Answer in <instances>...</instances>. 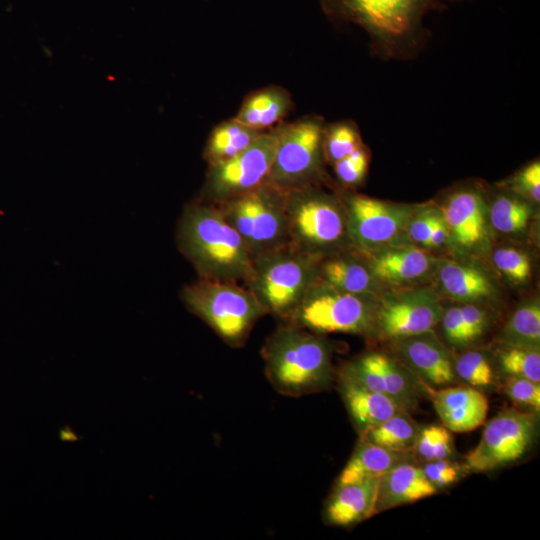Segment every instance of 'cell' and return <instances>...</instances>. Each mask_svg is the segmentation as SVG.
<instances>
[{"label": "cell", "instance_id": "obj_1", "mask_svg": "<svg viewBox=\"0 0 540 540\" xmlns=\"http://www.w3.org/2000/svg\"><path fill=\"white\" fill-rule=\"evenodd\" d=\"M180 252L202 279L243 282L253 271V256L217 205H186L177 227Z\"/></svg>", "mask_w": 540, "mask_h": 540}, {"label": "cell", "instance_id": "obj_2", "mask_svg": "<svg viewBox=\"0 0 540 540\" xmlns=\"http://www.w3.org/2000/svg\"><path fill=\"white\" fill-rule=\"evenodd\" d=\"M266 377L284 396L301 397L327 389L334 379L332 343L292 324L278 326L261 351Z\"/></svg>", "mask_w": 540, "mask_h": 540}, {"label": "cell", "instance_id": "obj_3", "mask_svg": "<svg viewBox=\"0 0 540 540\" xmlns=\"http://www.w3.org/2000/svg\"><path fill=\"white\" fill-rule=\"evenodd\" d=\"M331 19L363 28L383 57L400 58L416 52L423 40L424 14L437 0H320Z\"/></svg>", "mask_w": 540, "mask_h": 540}, {"label": "cell", "instance_id": "obj_4", "mask_svg": "<svg viewBox=\"0 0 540 540\" xmlns=\"http://www.w3.org/2000/svg\"><path fill=\"white\" fill-rule=\"evenodd\" d=\"M284 193L290 247L319 258L354 248L340 196L317 184Z\"/></svg>", "mask_w": 540, "mask_h": 540}, {"label": "cell", "instance_id": "obj_5", "mask_svg": "<svg viewBox=\"0 0 540 540\" xmlns=\"http://www.w3.org/2000/svg\"><path fill=\"white\" fill-rule=\"evenodd\" d=\"M320 259L288 244L263 252L253 258V271L244 285L267 314L283 322L318 281Z\"/></svg>", "mask_w": 540, "mask_h": 540}, {"label": "cell", "instance_id": "obj_6", "mask_svg": "<svg viewBox=\"0 0 540 540\" xmlns=\"http://www.w3.org/2000/svg\"><path fill=\"white\" fill-rule=\"evenodd\" d=\"M187 309L204 321L228 346L245 345L267 312L256 296L237 282L199 278L181 293Z\"/></svg>", "mask_w": 540, "mask_h": 540}, {"label": "cell", "instance_id": "obj_7", "mask_svg": "<svg viewBox=\"0 0 540 540\" xmlns=\"http://www.w3.org/2000/svg\"><path fill=\"white\" fill-rule=\"evenodd\" d=\"M376 305L374 295L347 293L317 281L283 322L321 335L370 336Z\"/></svg>", "mask_w": 540, "mask_h": 540}, {"label": "cell", "instance_id": "obj_8", "mask_svg": "<svg viewBox=\"0 0 540 540\" xmlns=\"http://www.w3.org/2000/svg\"><path fill=\"white\" fill-rule=\"evenodd\" d=\"M325 122L306 116L279 125L276 152L266 183L282 192L317 184L323 174Z\"/></svg>", "mask_w": 540, "mask_h": 540}, {"label": "cell", "instance_id": "obj_9", "mask_svg": "<svg viewBox=\"0 0 540 540\" xmlns=\"http://www.w3.org/2000/svg\"><path fill=\"white\" fill-rule=\"evenodd\" d=\"M284 199V192L264 182L250 192L215 205L254 258L288 244Z\"/></svg>", "mask_w": 540, "mask_h": 540}, {"label": "cell", "instance_id": "obj_10", "mask_svg": "<svg viewBox=\"0 0 540 540\" xmlns=\"http://www.w3.org/2000/svg\"><path fill=\"white\" fill-rule=\"evenodd\" d=\"M279 125L263 132L236 156L208 165L198 201L220 204L262 185L276 152Z\"/></svg>", "mask_w": 540, "mask_h": 540}, {"label": "cell", "instance_id": "obj_11", "mask_svg": "<svg viewBox=\"0 0 540 540\" xmlns=\"http://www.w3.org/2000/svg\"><path fill=\"white\" fill-rule=\"evenodd\" d=\"M535 416L513 408L500 411L485 425L478 444L465 455V468L481 473L520 459L535 440Z\"/></svg>", "mask_w": 540, "mask_h": 540}, {"label": "cell", "instance_id": "obj_12", "mask_svg": "<svg viewBox=\"0 0 540 540\" xmlns=\"http://www.w3.org/2000/svg\"><path fill=\"white\" fill-rule=\"evenodd\" d=\"M338 377L389 397L409 413L431 389L396 356L378 351L352 358L340 368Z\"/></svg>", "mask_w": 540, "mask_h": 540}, {"label": "cell", "instance_id": "obj_13", "mask_svg": "<svg viewBox=\"0 0 540 540\" xmlns=\"http://www.w3.org/2000/svg\"><path fill=\"white\" fill-rule=\"evenodd\" d=\"M353 247L362 254L382 249L407 228L413 215L409 205L382 201L361 194L340 196Z\"/></svg>", "mask_w": 540, "mask_h": 540}, {"label": "cell", "instance_id": "obj_14", "mask_svg": "<svg viewBox=\"0 0 540 540\" xmlns=\"http://www.w3.org/2000/svg\"><path fill=\"white\" fill-rule=\"evenodd\" d=\"M438 296L428 288L401 291L377 301L372 337L390 342L430 331L443 314Z\"/></svg>", "mask_w": 540, "mask_h": 540}, {"label": "cell", "instance_id": "obj_15", "mask_svg": "<svg viewBox=\"0 0 540 540\" xmlns=\"http://www.w3.org/2000/svg\"><path fill=\"white\" fill-rule=\"evenodd\" d=\"M453 247L463 253L485 251L491 241L489 209L481 191L463 187L452 192L439 207Z\"/></svg>", "mask_w": 540, "mask_h": 540}, {"label": "cell", "instance_id": "obj_16", "mask_svg": "<svg viewBox=\"0 0 540 540\" xmlns=\"http://www.w3.org/2000/svg\"><path fill=\"white\" fill-rule=\"evenodd\" d=\"M391 343L395 356L427 386L438 389L457 381L454 358L432 330Z\"/></svg>", "mask_w": 540, "mask_h": 540}, {"label": "cell", "instance_id": "obj_17", "mask_svg": "<svg viewBox=\"0 0 540 540\" xmlns=\"http://www.w3.org/2000/svg\"><path fill=\"white\" fill-rule=\"evenodd\" d=\"M428 397L443 426L452 432H470L486 421L489 403L479 389L450 385L431 388Z\"/></svg>", "mask_w": 540, "mask_h": 540}, {"label": "cell", "instance_id": "obj_18", "mask_svg": "<svg viewBox=\"0 0 540 540\" xmlns=\"http://www.w3.org/2000/svg\"><path fill=\"white\" fill-rule=\"evenodd\" d=\"M318 281L343 292L362 295H375L380 286L366 259L355 248L321 258Z\"/></svg>", "mask_w": 540, "mask_h": 540}, {"label": "cell", "instance_id": "obj_19", "mask_svg": "<svg viewBox=\"0 0 540 540\" xmlns=\"http://www.w3.org/2000/svg\"><path fill=\"white\" fill-rule=\"evenodd\" d=\"M379 478L335 485L324 508L325 522L350 527L374 515Z\"/></svg>", "mask_w": 540, "mask_h": 540}, {"label": "cell", "instance_id": "obj_20", "mask_svg": "<svg viewBox=\"0 0 540 540\" xmlns=\"http://www.w3.org/2000/svg\"><path fill=\"white\" fill-rule=\"evenodd\" d=\"M438 489L421 467L406 461L379 478L375 514L433 496Z\"/></svg>", "mask_w": 540, "mask_h": 540}, {"label": "cell", "instance_id": "obj_21", "mask_svg": "<svg viewBox=\"0 0 540 540\" xmlns=\"http://www.w3.org/2000/svg\"><path fill=\"white\" fill-rule=\"evenodd\" d=\"M339 392L359 436L403 410L389 397L338 377Z\"/></svg>", "mask_w": 540, "mask_h": 540}, {"label": "cell", "instance_id": "obj_22", "mask_svg": "<svg viewBox=\"0 0 540 540\" xmlns=\"http://www.w3.org/2000/svg\"><path fill=\"white\" fill-rule=\"evenodd\" d=\"M366 258L379 282L405 283L423 276L430 268L431 257L419 248L377 250Z\"/></svg>", "mask_w": 540, "mask_h": 540}, {"label": "cell", "instance_id": "obj_23", "mask_svg": "<svg viewBox=\"0 0 540 540\" xmlns=\"http://www.w3.org/2000/svg\"><path fill=\"white\" fill-rule=\"evenodd\" d=\"M413 455L412 451L391 450L359 438L336 485L381 477L398 464L412 461Z\"/></svg>", "mask_w": 540, "mask_h": 540}, {"label": "cell", "instance_id": "obj_24", "mask_svg": "<svg viewBox=\"0 0 540 540\" xmlns=\"http://www.w3.org/2000/svg\"><path fill=\"white\" fill-rule=\"evenodd\" d=\"M292 106L288 91L269 86L248 95L234 118L250 128L266 131L279 125Z\"/></svg>", "mask_w": 540, "mask_h": 540}, {"label": "cell", "instance_id": "obj_25", "mask_svg": "<svg viewBox=\"0 0 540 540\" xmlns=\"http://www.w3.org/2000/svg\"><path fill=\"white\" fill-rule=\"evenodd\" d=\"M438 280L446 295L465 303L488 299L495 290L491 278L483 270L452 261L439 267Z\"/></svg>", "mask_w": 540, "mask_h": 540}, {"label": "cell", "instance_id": "obj_26", "mask_svg": "<svg viewBox=\"0 0 540 540\" xmlns=\"http://www.w3.org/2000/svg\"><path fill=\"white\" fill-rule=\"evenodd\" d=\"M263 132L236 118L226 120L211 132L205 145L204 159L208 165L230 159L248 148Z\"/></svg>", "mask_w": 540, "mask_h": 540}, {"label": "cell", "instance_id": "obj_27", "mask_svg": "<svg viewBox=\"0 0 540 540\" xmlns=\"http://www.w3.org/2000/svg\"><path fill=\"white\" fill-rule=\"evenodd\" d=\"M498 339L504 346L539 349V300L530 299L522 302L508 318L499 333Z\"/></svg>", "mask_w": 540, "mask_h": 540}, {"label": "cell", "instance_id": "obj_28", "mask_svg": "<svg viewBox=\"0 0 540 540\" xmlns=\"http://www.w3.org/2000/svg\"><path fill=\"white\" fill-rule=\"evenodd\" d=\"M421 427L407 411H401L368 430L360 439L396 451H412Z\"/></svg>", "mask_w": 540, "mask_h": 540}, {"label": "cell", "instance_id": "obj_29", "mask_svg": "<svg viewBox=\"0 0 540 540\" xmlns=\"http://www.w3.org/2000/svg\"><path fill=\"white\" fill-rule=\"evenodd\" d=\"M531 217V207L519 197L499 195L489 209V221L498 232L514 234L523 231Z\"/></svg>", "mask_w": 540, "mask_h": 540}, {"label": "cell", "instance_id": "obj_30", "mask_svg": "<svg viewBox=\"0 0 540 540\" xmlns=\"http://www.w3.org/2000/svg\"><path fill=\"white\" fill-rule=\"evenodd\" d=\"M454 372L457 380L481 391L497 384L494 365L488 354L480 350L465 351L455 358Z\"/></svg>", "mask_w": 540, "mask_h": 540}, {"label": "cell", "instance_id": "obj_31", "mask_svg": "<svg viewBox=\"0 0 540 540\" xmlns=\"http://www.w3.org/2000/svg\"><path fill=\"white\" fill-rule=\"evenodd\" d=\"M498 367L505 376H518L540 383V352L515 346H504L498 353Z\"/></svg>", "mask_w": 540, "mask_h": 540}, {"label": "cell", "instance_id": "obj_32", "mask_svg": "<svg viewBox=\"0 0 540 540\" xmlns=\"http://www.w3.org/2000/svg\"><path fill=\"white\" fill-rule=\"evenodd\" d=\"M362 144L357 126L350 121H342L325 126L323 153L325 160L334 164L348 156Z\"/></svg>", "mask_w": 540, "mask_h": 540}, {"label": "cell", "instance_id": "obj_33", "mask_svg": "<svg viewBox=\"0 0 540 540\" xmlns=\"http://www.w3.org/2000/svg\"><path fill=\"white\" fill-rule=\"evenodd\" d=\"M445 426L421 427L413 451L422 460L449 459L453 454V438Z\"/></svg>", "mask_w": 540, "mask_h": 540}, {"label": "cell", "instance_id": "obj_34", "mask_svg": "<svg viewBox=\"0 0 540 540\" xmlns=\"http://www.w3.org/2000/svg\"><path fill=\"white\" fill-rule=\"evenodd\" d=\"M492 260L496 268L513 283L522 284L531 277L529 257L516 248H498L493 252Z\"/></svg>", "mask_w": 540, "mask_h": 540}, {"label": "cell", "instance_id": "obj_35", "mask_svg": "<svg viewBox=\"0 0 540 540\" xmlns=\"http://www.w3.org/2000/svg\"><path fill=\"white\" fill-rule=\"evenodd\" d=\"M504 393L515 404L536 414L540 410V383L518 376H505Z\"/></svg>", "mask_w": 540, "mask_h": 540}, {"label": "cell", "instance_id": "obj_36", "mask_svg": "<svg viewBox=\"0 0 540 540\" xmlns=\"http://www.w3.org/2000/svg\"><path fill=\"white\" fill-rule=\"evenodd\" d=\"M368 165L369 156L363 145L333 164L337 179L346 186L360 184L367 174Z\"/></svg>", "mask_w": 540, "mask_h": 540}, {"label": "cell", "instance_id": "obj_37", "mask_svg": "<svg viewBox=\"0 0 540 540\" xmlns=\"http://www.w3.org/2000/svg\"><path fill=\"white\" fill-rule=\"evenodd\" d=\"M465 347L478 340L487 330L489 316L485 309L474 303L460 306Z\"/></svg>", "mask_w": 540, "mask_h": 540}, {"label": "cell", "instance_id": "obj_38", "mask_svg": "<svg viewBox=\"0 0 540 540\" xmlns=\"http://www.w3.org/2000/svg\"><path fill=\"white\" fill-rule=\"evenodd\" d=\"M426 478L438 489L457 482L463 475L464 468L450 459L426 461L421 467Z\"/></svg>", "mask_w": 540, "mask_h": 540}, {"label": "cell", "instance_id": "obj_39", "mask_svg": "<svg viewBox=\"0 0 540 540\" xmlns=\"http://www.w3.org/2000/svg\"><path fill=\"white\" fill-rule=\"evenodd\" d=\"M512 187L522 197L534 202L540 201V163L534 161L520 170L512 179Z\"/></svg>", "mask_w": 540, "mask_h": 540}, {"label": "cell", "instance_id": "obj_40", "mask_svg": "<svg viewBox=\"0 0 540 540\" xmlns=\"http://www.w3.org/2000/svg\"><path fill=\"white\" fill-rule=\"evenodd\" d=\"M439 213V209L426 208L417 215H412L407 225L410 239L426 248L433 225Z\"/></svg>", "mask_w": 540, "mask_h": 540}, {"label": "cell", "instance_id": "obj_41", "mask_svg": "<svg viewBox=\"0 0 540 540\" xmlns=\"http://www.w3.org/2000/svg\"><path fill=\"white\" fill-rule=\"evenodd\" d=\"M440 321L445 340L453 347H465L460 306L443 311Z\"/></svg>", "mask_w": 540, "mask_h": 540}, {"label": "cell", "instance_id": "obj_42", "mask_svg": "<svg viewBox=\"0 0 540 540\" xmlns=\"http://www.w3.org/2000/svg\"><path fill=\"white\" fill-rule=\"evenodd\" d=\"M448 237H449V233H448L447 225L441 213H439L433 225L426 248L441 247L444 243L448 241Z\"/></svg>", "mask_w": 540, "mask_h": 540}]
</instances>
